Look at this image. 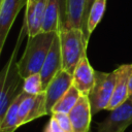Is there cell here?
Returning <instances> with one entry per match:
<instances>
[{
  "label": "cell",
  "instance_id": "cell-1",
  "mask_svg": "<svg viewBox=\"0 0 132 132\" xmlns=\"http://www.w3.org/2000/svg\"><path fill=\"white\" fill-rule=\"evenodd\" d=\"M25 36H28V27L27 22L24 18L11 55L0 71V123L3 120V117L7 111L9 105L23 92L24 79L22 78L19 72L18 57Z\"/></svg>",
  "mask_w": 132,
  "mask_h": 132
},
{
  "label": "cell",
  "instance_id": "cell-2",
  "mask_svg": "<svg viewBox=\"0 0 132 132\" xmlns=\"http://www.w3.org/2000/svg\"><path fill=\"white\" fill-rule=\"evenodd\" d=\"M58 32H40L34 36H28L24 54L18 61V68L22 78L40 72L44 60Z\"/></svg>",
  "mask_w": 132,
  "mask_h": 132
},
{
  "label": "cell",
  "instance_id": "cell-3",
  "mask_svg": "<svg viewBox=\"0 0 132 132\" xmlns=\"http://www.w3.org/2000/svg\"><path fill=\"white\" fill-rule=\"evenodd\" d=\"M63 69L73 73L79 61L87 54L88 43L80 28L61 29L59 32Z\"/></svg>",
  "mask_w": 132,
  "mask_h": 132
},
{
  "label": "cell",
  "instance_id": "cell-4",
  "mask_svg": "<svg viewBox=\"0 0 132 132\" xmlns=\"http://www.w3.org/2000/svg\"><path fill=\"white\" fill-rule=\"evenodd\" d=\"M116 80L117 68L110 72L95 71V82L88 95L93 114L107 109L113 94Z\"/></svg>",
  "mask_w": 132,
  "mask_h": 132
},
{
  "label": "cell",
  "instance_id": "cell-5",
  "mask_svg": "<svg viewBox=\"0 0 132 132\" xmlns=\"http://www.w3.org/2000/svg\"><path fill=\"white\" fill-rule=\"evenodd\" d=\"M132 124V100L127 99L109 110V114L98 124L97 132H124Z\"/></svg>",
  "mask_w": 132,
  "mask_h": 132
},
{
  "label": "cell",
  "instance_id": "cell-6",
  "mask_svg": "<svg viewBox=\"0 0 132 132\" xmlns=\"http://www.w3.org/2000/svg\"><path fill=\"white\" fill-rule=\"evenodd\" d=\"M73 85V76L68 71L62 69L60 70L50 81L45 92L46 97V111L47 114H52L54 105L58 100L71 88Z\"/></svg>",
  "mask_w": 132,
  "mask_h": 132
},
{
  "label": "cell",
  "instance_id": "cell-7",
  "mask_svg": "<svg viewBox=\"0 0 132 132\" xmlns=\"http://www.w3.org/2000/svg\"><path fill=\"white\" fill-rule=\"evenodd\" d=\"M28 0H4L0 8V56L6 37L19 12L26 7Z\"/></svg>",
  "mask_w": 132,
  "mask_h": 132
},
{
  "label": "cell",
  "instance_id": "cell-8",
  "mask_svg": "<svg viewBox=\"0 0 132 132\" xmlns=\"http://www.w3.org/2000/svg\"><path fill=\"white\" fill-rule=\"evenodd\" d=\"M63 69L62 65V54H61V45H60V38L59 34L57 33L52 46L48 51V54L44 60V63L42 65V68L40 70V75L43 84V89L45 90L50 81L53 79V77Z\"/></svg>",
  "mask_w": 132,
  "mask_h": 132
},
{
  "label": "cell",
  "instance_id": "cell-9",
  "mask_svg": "<svg viewBox=\"0 0 132 132\" xmlns=\"http://www.w3.org/2000/svg\"><path fill=\"white\" fill-rule=\"evenodd\" d=\"M71 121L73 132H90V125L92 121V109L89 97L80 95L76 104L68 113Z\"/></svg>",
  "mask_w": 132,
  "mask_h": 132
},
{
  "label": "cell",
  "instance_id": "cell-10",
  "mask_svg": "<svg viewBox=\"0 0 132 132\" xmlns=\"http://www.w3.org/2000/svg\"><path fill=\"white\" fill-rule=\"evenodd\" d=\"M48 0H28L24 18L27 22L28 36H34L41 32L46 4Z\"/></svg>",
  "mask_w": 132,
  "mask_h": 132
},
{
  "label": "cell",
  "instance_id": "cell-11",
  "mask_svg": "<svg viewBox=\"0 0 132 132\" xmlns=\"http://www.w3.org/2000/svg\"><path fill=\"white\" fill-rule=\"evenodd\" d=\"M66 0H48L41 32H59L65 21Z\"/></svg>",
  "mask_w": 132,
  "mask_h": 132
},
{
  "label": "cell",
  "instance_id": "cell-12",
  "mask_svg": "<svg viewBox=\"0 0 132 132\" xmlns=\"http://www.w3.org/2000/svg\"><path fill=\"white\" fill-rule=\"evenodd\" d=\"M132 71V64H123L117 67V80L111 100L106 110L119 106L128 99L129 96V78Z\"/></svg>",
  "mask_w": 132,
  "mask_h": 132
},
{
  "label": "cell",
  "instance_id": "cell-13",
  "mask_svg": "<svg viewBox=\"0 0 132 132\" xmlns=\"http://www.w3.org/2000/svg\"><path fill=\"white\" fill-rule=\"evenodd\" d=\"M95 71L91 66L87 55L82 57V59L77 64L73 76V86L78 90L81 95H89L91 92L94 82H95Z\"/></svg>",
  "mask_w": 132,
  "mask_h": 132
},
{
  "label": "cell",
  "instance_id": "cell-14",
  "mask_svg": "<svg viewBox=\"0 0 132 132\" xmlns=\"http://www.w3.org/2000/svg\"><path fill=\"white\" fill-rule=\"evenodd\" d=\"M86 0H66L65 21L62 29L81 28V19Z\"/></svg>",
  "mask_w": 132,
  "mask_h": 132
},
{
  "label": "cell",
  "instance_id": "cell-15",
  "mask_svg": "<svg viewBox=\"0 0 132 132\" xmlns=\"http://www.w3.org/2000/svg\"><path fill=\"white\" fill-rule=\"evenodd\" d=\"M26 92H22L14 101L9 105L7 111L5 112L3 120L0 123V132H14L19 126V108L23 98L26 96Z\"/></svg>",
  "mask_w": 132,
  "mask_h": 132
},
{
  "label": "cell",
  "instance_id": "cell-16",
  "mask_svg": "<svg viewBox=\"0 0 132 132\" xmlns=\"http://www.w3.org/2000/svg\"><path fill=\"white\" fill-rule=\"evenodd\" d=\"M80 93L78 90L72 85L71 88L58 100V102L54 105L52 114L57 113V112H62V113H69V111L73 108V106L76 104L77 100L80 97Z\"/></svg>",
  "mask_w": 132,
  "mask_h": 132
},
{
  "label": "cell",
  "instance_id": "cell-17",
  "mask_svg": "<svg viewBox=\"0 0 132 132\" xmlns=\"http://www.w3.org/2000/svg\"><path fill=\"white\" fill-rule=\"evenodd\" d=\"M106 2H107V0H96L90 9V13H89L88 21H87V40H88V42H89V39H90L92 33L94 32V30L96 29V27L98 26L100 21L102 20V16H103V14L105 12V8H106Z\"/></svg>",
  "mask_w": 132,
  "mask_h": 132
},
{
  "label": "cell",
  "instance_id": "cell-18",
  "mask_svg": "<svg viewBox=\"0 0 132 132\" xmlns=\"http://www.w3.org/2000/svg\"><path fill=\"white\" fill-rule=\"evenodd\" d=\"M47 114L46 111V97H45V92H41L37 95L34 96V99L32 101L31 107L29 114L26 120V124L29 122H32L38 118H41L43 116Z\"/></svg>",
  "mask_w": 132,
  "mask_h": 132
},
{
  "label": "cell",
  "instance_id": "cell-19",
  "mask_svg": "<svg viewBox=\"0 0 132 132\" xmlns=\"http://www.w3.org/2000/svg\"><path fill=\"white\" fill-rule=\"evenodd\" d=\"M23 91L29 95H37L44 91L41 75L39 72L33 73V74L27 76L26 78H24Z\"/></svg>",
  "mask_w": 132,
  "mask_h": 132
},
{
  "label": "cell",
  "instance_id": "cell-20",
  "mask_svg": "<svg viewBox=\"0 0 132 132\" xmlns=\"http://www.w3.org/2000/svg\"><path fill=\"white\" fill-rule=\"evenodd\" d=\"M34 96L35 95L26 94V96L23 98V100L20 104V108H19V126L20 127L22 125L26 124V120H27V117L29 114L30 107H31L32 101L34 99Z\"/></svg>",
  "mask_w": 132,
  "mask_h": 132
},
{
  "label": "cell",
  "instance_id": "cell-21",
  "mask_svg": "<svg viewBox=\"0 0 132 132\" xmlns=\"http://www.w3.org/2000/svg\"><path fill=\"white\" fill-rule=\"evenodd\" d=\"M52 116L57 120V122L59 123V125L61 126V128H62L65 132H73L72 125H71V121H70V119H69L68 113L57 112V113H53Z\"/></svg>",
  "mask_w": 132,
  "mask_h": 132
},
{
  "label": "cell",
  "instance_id": "cell-22",
  "mask_svg": "<svg viewBox=\"0 0 132 132\" xmlns=\"http://www.w3.org/2000/svg\"><path fill=\"white\" fill-rule=\"evenodd\" d=\"M95 1L96 0H86L85 1V7H84V13H82V19H81V28L80 29L84 33V36H85L87 43H89L87 40V21H88V16L90 13V9H91V7Z\"/></svg>",
  "mask_w": 132,
  "mask_h": 132
},
{
  "label": "cell",
  "instance_id": "cell-23",
  "mask_svg": "<svg viewBox=\"0 0 132 132\" xmlns=\"http://www.w3.org/2000/svg\"><path fill=\"white\" fill-rule=\"evenodd\" d=\"M43 132H65V131L61 128V126L59 125V123L57 122V120L52 116L51 120L45 125Z\"/></svg>",
  "mask_w": 132,
  "mask_h": 132
},
{
  "label": "cell",
  "instance_id": "cell-24",
  "mask_svg": "<svg viewBox=\"0 0 132 132\" xmlns=\"http://www.w3.org/2000/svg\"><path fill=\"white\" fill-rule=\"evenodd\" d=\"M128 99L132 100V71H131L130 78H129V96H128Z\"/></svg>",
  "mask_w": 132,
  "mask_h": 132
},
{
  "label": "cell",
  "instance_id": "cell-25",
  "mask_svg": "<svg viewBox=\"0 0 132 132\" xmlns=\"http://www.w3.org/2000/svg\"><path fill=\"white\" fill-rule=\"evenodd\" d=\"M3 1H4V0H0V8H1V6H2V3H3Z\"/></svg>",
  "mask_w": 132,
  "mask_h": 132
},
{
  "label": "cell",
  "instance_id": "cell-26",
  "mask_svg": "<svg viewBox=\"0 0 132 132\" xmlns=\"http://www.w3.org/2000/svg\"><path fill=\"white\" fill-rule=\"evenodd\" d=\"M131 132H132V131H131Z\"/></svg>",
  "mask_w": 132,
  "mask_h": 132
}]
</instances>
